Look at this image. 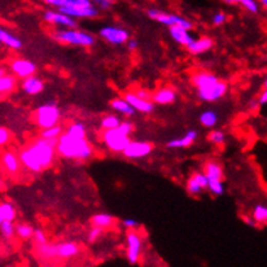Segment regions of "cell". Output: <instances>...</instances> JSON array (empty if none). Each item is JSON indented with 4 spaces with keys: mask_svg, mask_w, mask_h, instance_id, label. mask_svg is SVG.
Instances as JSON below:
<instances>
[{
    "mask_svg": "<svg viewBox=\"0 0 267 267\" xmlns=\"http://www.w3.org/2000/svg\"><path fill=\"white\" fill-rule=\"evenodd\" d=\"M217 121H218V116H217V113L212 112V110L204 112L200 116V122H201V125L205 126V127H213V126H216Z\"/></svg>",
    "mask_w": 267,
    "mask_h": 267,
    "instance_id": "obj_28",
    "label": "cell"
},
{
    "mask_svg": "<svg viewBox=\"0 0 267 267\" xmlns=\"http://www.w3.org/2000/svg\"><path fill=\"white\" fill-rule=\"evenodd\" d=\"M259 3H261V6L262 7H264V8H266L267 7V0H258Z\"/></svg>",
    "mask_w": 267,
    "mask_h": 267,
    "instance_id": "obj_52",
    "label": "cell"
},
{
    "mask_svg": "<svg viewBox=\"0 0 267 267\" xmlns=\"http://www.w3.org/2000/svg\"><path fill=\"white\" fill-rule=\"evenodd\" d=\"M33 236H34V240H35L38 245H39V244L47 243L46 235H44L43 231H41V230H35V231H34V234H33Z\"/></svg>",
    "mask_w": 267,
    "mask_h": 267,
    "instance_id": "obj_44",
    "label": "cell"
},
{
    "mask_svg": "<svg viewBox=\"0 0 267 267\" xmlns=\"http://www.w3.org/2000/svg\"><path fill=\"white\" fill-rule=\"evenodd\" d=\"M207 188L213 192L214 195L219 196L224 192V187L222 180H207Z\"/></svg>",
    "mask_w": 267,
    "mask_h": 267,
    "instance_id": "obj_36",
    "label": "cell"
},
{
    "mask_svg": "<svg viewBox=\"0 0 267 267\" xmlns=\"http://www.w3.org/2000/svg\"><path fill=\"white\" fill-rule=\"evenodd\" d=\"M66 132L77 138H86V128L82 123H73V125L69 126Z\"/></svg>",
    "mask_w": 267,
    "mask_h": 267,
    "instance_id": "obj_33",
    "label": "cell"
},
{
    "mask_svg": "<svg viewBox=\"0 0 267 267\" xmlns=\"http://www.w3.org/2000/svg\"><path fill=\"white\" fill-rule=\"evenodd\" d=\"M91 2L101 9H109L115 4V0H91Z\"/></svg>",
    "mask_w": 267,
    "mask_h": 267,
    "instance_id": "obj_40",
    "label": "cell"
},
{
    "mask_svg": "<svg viewBox=\"0 0 267 267\" xmlns=\"http://www.w3.org/2000/svg\"><path fill=\"white\" fill-rule=\"evenodd\" d=\"M209 140L212 143H214V144H222L224 140L223 132H222V131H213L209 135Z\"/></svg>",
    "mask_w": 267,
    "mask_h": 267,
    "instance_id": "obj_39",
    "label": "cell"
},
{
    "mask_svg": "<svg viewBox=\"0 0 267 267\" xmlns=\"http://www.w3.org/2000/svg\"><path fill=\"white\" fill-rule=\"evenodd\" d=\"M55 38L59 42H63V43H69V44H75V46H83L88 47L92 46L95 39L92 35L87 33H83V31L79 30H61L58 31L55 34Z\"/></svg>",
    "mask_w": 267,
    "mask_h": 267,
    "instance_id": "obj_5",
    "label": "cell"
},
{
    "mask_svg": "<svg viewBox=\"0 0 267 267\" xmlns=\"http://www.w3.org/2000/svg\"><path fill=\"white\" fill-rule=\"evenodd\" d=\"M56 139H46L39 138L35 142L31 143L30 147L22 150L20 155V161L31 171H42L52 165L55 160Z\"/></svg>",
    "mask_w": 267,
    "mask_h": 267,
    "instance_id": "obj_1",
    "label": "cell"
},
{
    "mask_svg": "<svg viewBox=\"0 0 267 267\" xmlns=\"http://www.w3.org/2000/svg\"><path fill=\"white\" fill-rule=\"evenodd\" d=\"M187 191H188V194L191 195H197L202 191V188L200 187L199 183H197L194 178H191V179L188 180V183H187Z\"/></svg>",
    "mask_w": 267,
    "mask_h": 267,
    "instance_id": "obj_38",
    "label": "cell"
},
{
    "mask_svg": "<svg viewBox=\"0 0 267 267\" xmlns=\"http://www.w3.org/2000/svg\"><path fill=\"white\" fill-rule=\"evenodd\" d=\"M38 252L43 258L51 259L53 258V257H56V245H52V244L48 243L39 244Z\"/></svg>",
    "mask_w": 267,
    "mask_h": 267,
    "instance_id": "obj_29",
    "label": "cell"
},
{
    "mask_svg": "<svg viewBox=\"0 0 267 267\" xmlns=\"http://www.w3.org/2000/svg\"><path fill=\"white\" fill-rule=\"evenodd\" d=\"M59 118H60V110L55 104H46V105H42L36 110L35 120L39 127L42 128L52 127V126L58 125Z\"/></svg>",
    "mask_w": 267,
    "mask_h": 267,
    "instance_id": "obj_6",
    "label": "cell"
},
{
    "mask_svg": "<svg viewBox=\"0 0 267 267\" xmlns=\"http://www.w3.org/2000/svg\"><path fill=\"white\" fill-rule=\"evenodd\" d=\"M120 118L116 117V116H106L103 121H101V127L105 128V130H109V128H115L120 125Z\"/></svg>",
    "mask_w": 267,
    "mask_h": 267,
    "instance_id": "obj_35",
    "label": "cell"
},
{
    "mask_svg": "<svg viewBox=\"0 0 267 267\" xmlns=\"http://www.w3.org/2000/svg\"><path fill=\"white\" fill-rule=\"evenodd\" d=\"M56 149L63 157L73 160H87L92 156V148L86 138H77L68 132L59 137Z\"/></svg>",
    "mask_w": 267,
    "mask_h": 267,
    "instance_id": "obj_2",
    "label": "cell"
},
{
    "mask_svg": "<svg viewBox=\"0 0 267 267\" xmlns=\"http://www.w3.org/2000/svg\"><path fill=\"white\" fill-rule=\"evenodd\" d=\"M14 218H16V210L13 205L8 202L0 204V223L4 221H13Z\"/></svg>",
    "mask_w": 267,
    "mask_h": 267,
    "instance_id": "obj_26",
    "label": "cell"
},
{
    "mask_svg": "<svg viewBox=\"0 0 267 267\" xmlns=\"http://www.w3.org/2000/svg\"><path fill=\"white\" fill-rule=\"evenodd\" d=\"M100 35L112 44H122L128 41V33L121 28L106 26L100 30Z\"/></svg>",
    "mask_w": 267,
    "mask_h": 267,
    "instance_id": "obj_11",
    "label": "cell"
},
{
    "mask_svg": "<svg viewBox=\"0 0 267 267\" xmlns=\"http://www.w3.org/2000/svg\"><path fill=\"white\" fill-rule=\"evenodd\" d=\"M194 83L197 88V95L204 101L219 100L227 92L226 83L209 73H197L194 77Z\"/></svg>",
    "mask_w": 267,
    "mask_h": 267,
    "instance_id": "obj_3",
    "label": "cell"
},
{
    "mask_svg": "<svg viewBox=\"0 0 267 267\" xmlns=\"http://www.w3.org/2000/svg\"><path fill=\"white\" fill-rule=\"evenodd\" d=\"M177 95L171 88H161L153 95V101L157 104H170L175 100Z\"/></svg>",
    "mask_w": 267,
    "mask_h": 267,
    "instance_id": "obj_21",
    "label": "cell"
},
{
    "mask_svg": "<svg viewBox=\"0 0 267 267\" xmlns=\"http://www.w3.org/2000/svg\"><path fill=\"white\" fill-rule=\"evenodd\" d=\"M0 43L6 44V46L14 49H18L22 47V42L17 36H14L13 34H11L9 31L4 30L2 28H0Z\"/></svg>",
    "mask_w": 267,
    "mask_h": 267,
    "instance_id": "obj_22",
    "label": "cell"
},
{
    "mask_svg": "<svg viewBox=\"0 0 267 267\" xmlns=\"http://www.w3.org/2000/svg\"><path fill=\"white\" fill-rule=\"evenodd\" d=\"M14 231L17 232V235H18L21 239H29V237L33 236L34 234L33 227L28 226V224H18V226L14 228Z\"/></svg>",
    "mask_w": 267,
    "mask_h": 267,
    "instance_id": "obj_34",
    "label": "cell"
},
{
    "mask_svg": "<svg viewBox=\"0 0 267 267\" xmlns=\"http://www.w3.org/2000/svg\"><path fill=\"white\" fill-rule=\"evenodd\" d=\"M170 35L173 36L175 42H178L182 46H188L194 41L188 30L184 28H180V26H170Z\"/></svg>",
    "mask_w": 267,
    "mask_h": 267,
    "instance_id": "obj_15",
    "label": "cell"
},
{
    "mask_svg": "<svg viewBox=\"0 0 267 267\" xmlns=\"http://www.w3.org/2000/svg\"><path fill=\"white\" fill-rule=\"evenodd\" d=\"M148 16L150 18L156 20L158 21L160 24L162 25H166V26H180V28H184L187 30L192 28V24L188 21V20L183 18L180 16H175V14L171 13H166V12H162V11H157V9H149L148 11Z\"/></svg>",
    "mask_w": 267,
    "mask_h": 267,
    "instance_id": "obj_8",
    "label": "cell"
},
{
    "mask_svg": "<svg viewBox=\"0 0 267 267\" xmlns=\"http://www.w3.org/2000/svg\"><path fill=\"white\" fill-rule=\"evenodd\" d=\"M9 140H11V134H9V131L4 127H0V147H2V145H6Z\"/></svg>",
    "mask_w": 267,
    "mask_h": 267,
    "instance_id": "obj_42",
    "label": "cell"
},
{
    "mask_svg": "<svg viewBox=\"0 0 267 267\" xmlns=\"http://www.w3.org/2000/svg\"><path fill=\"white\" fill-rule=\"evenodd\" d=\"M2 161H3V165L7 171L12 173V174H14V173L20 170V158L14 153L6 152L3 157H2Z\"/></svg>",
    "mask_w": 267,
    "mask_h": 267,
    "instance_id": "obj_19",
    "label": "cell"
},
{
    "mask_svg": "<svg viewBox=\"0 0 267 267\" xmlns=\"http://www.w3.org/2000/svg\"><path fill=\"white\" fill-rule=\"evenodd\" d=\"M224 2L228 4H240V6H243L251 13H258L259 11L257 0H224Z\"/></svg>",
    "mask_w": 267,
    "mask_h": 267,
    "instance_id": "obj_27",
    "label": "cell"
},
{
    "mask_svg": "<svg viewBox=\"0 0 267 267\" xmlns=\"http://www.w3.org/2000/svg\"><path fill=\"white\" fill-rule=\"evenodd\" d=\"M125 100L127 101L128 104H130L131 106H132L134 109L135 110H139V112L142 113H150L153 110V104L150 103L149 100H147V99H142L139 98V96L137 95L135 92H128L126 93V98Z\"/></svg>",
    "mask_w": 267,
    "mask_h": 267,
    "instance_id": "obj_13",
    "label": "cell"
},
{
    "mask_svg": "<svg viewBox=\"0 0 267 267\" xmlns=\"http://www.w3.org/2000/svg\"><path fill=\"white\" fill-rule=\"evenodd\" d=\"M112 108L117 112H120L121 115L125 116H134L135 113V109L132 106L127 103L126 100H122V99H116V100L112 101Z\"/></svg>",
    "mask_w": 267,
    "mask_h": 267,
    "instance_id": "obj_24",
    "label": "cell"
},
{
    "mask_svg": "<svg viewBox=\"0 0 267 267\" xmlns=\"http://www.w3.org/2000/svg\"><path fill=\"white\" fill-rule=\"evenodd\" d=\"M213 46V41L210 38H200L197 41H192L191 44L187 46L188 51L194 55H201L204 52L209 51Z\"/></svg>",
    "mask_w": 267,
    "mask_h": 267,
    "instance_id": "obj_18",
    "label": "cell"
},
{
    "mask_svg": "<svg viewBox=\"0 0 267 267\" xmlns=\"http://www.w3.org/2000/svg\"><path fill=\"white\" fill-rule=\"evenodd\" d=\"M48 6L56 7L59 12L65 13L73 18H87L95 17L98 9L91 0H43Z\"/></svg>",
    "mask_w": 267,
    "mask_h": 267,
    "instance_id": "obj_4",
    "label": "cell"
},
{
    "mask_svg": "<svg viewBox=\"0 0 267 267\" xmlns=\"http://www.w3.org/2000/svg\"><path fill=\"white\" fill-rule=\"evenodd\" d=\"M266 103H267V92H266V90H264L263 92H262L261 98H259L258 104H259V105H264Z\"/></svg>",
    "mask_w": 267,
    "mask_h": 267,
    "instance_id": "obj_49",
    "label": "cell"
},
{
    "mask_svg": "<svg viewBox=\"0 0 267 267\" xmlns=\"http://www.w3.org/2000/svg\"><path fill=\"white\" fill-rule=\"evenodd\" d=\"M253 218L258 223H264L267 221V207L263 205H257L253 210Z\"/></svg>",
    "mask_w": 267,
    "mask_h": 267,
    "instance_id": "obj_32",
    "label": "cell"
},
{
    "mask_svg": "<svg viewBox=\"0 0 267 267\" xmlns=\"http://www.w3.org/2000/svg\"><path fill=\"white\" fill-rule=\"evenodd\" d=\"M22 87H24V91L29 95H38L43 91L44 85L42 82L41 79H38L36 77H28V78H25L24 83H22Z\"/></svg>",
    "mask_w": 267,
    "mask_h": 267,
    "instance_id": "obj_16",
    "label": "cell"
},
{
    "mask_svg": "<svg viewBox=\"0 0 267 267\" xmlns=\"http://www.w3.org/2000/svg\"><path fill=\"white\" fill-rule=\"evenodd\" d=\"M192 178L199 183V185L202 189L207 188V178L205 177V174H200V173H197V174H195Z\"/></svg>",
    "mask_w": 267,
    "mask_h": 267,
    "instance_id": "obj_43",
    "label": "cell"
},
{
    "mask_svg": "<svg viewBox=\"0 0 267 267\" xmlns=\"http://www.w3.org/2000/svg\"><path fill=\"white\" fill-rule=\"evenodd\" d=\"M101 234H103V228L93 227L90 231V234H88V241H90V243H95V241H98L99 237L101 236Z\"/></svg>",
    "mask_w": 267,
    "mask_h": 267,
    "instance_id": "obj_41",
    "label": "cell"
},
{
    "mask_svg": "<svg viewBox=\"0 0 267 267\" xmlns=\"http://www.w3.org/2000/svg\"><path fill=\"white\" fill-rule=\"evenodd\" d=\"M123 226L128 230H135L139 226V223H138V221H135V219H125V221H123Z\"/></svg>",
    "mask_w": 267,
    "mask_h": 267,
    "instance_id": "obj_47",
    "label": "cell"
},
{
    "mask_svg": "<svg viewBox=\"0 0 267 267\" xmlns=\"http://www.w3.org/2000/svg\"><path fill=\"white\" fill-rule=\"evenodd\" d=\"M127 47H128V49H130V51H134V49H137L138 43L135 41H130V42H128Z\"/></svg>",
    "mask_w": 267,
    "mask_h": 267,
    "instance_id": "obj_50",
    "label": "cell"
},
{
    "mask_svg": "<svg viewBox=\"0 0 267 267\" xmlns=\"http://www.w3.org/2000/svg\"><path fill=\"white\" fill-rule=\"evenodd\" d=\"M204 174L207 178V180H222V169L216 162L206 164Z\"/></svg>",
    "mask_w": 267,
    "mask_h": 267,
    "instance_id": "obj_25",
    "label": "cell"
},
{
    "mask_svg": "<svg viewBox=\"0 0 267 267\" xmlns=\"http://www.w3.org/2000/svg\"><path fill=\"white\" fill-rule=\"evenodd\" d=\"M152 152V145L149 143L145 142H131L128 143L125 147V149L122 150L123 155L127 158L131 160H135V158H142L148 156Z\"/></svg>",
    "mask_w": 267,
    "mask_h": 267,
    "instance_id": "obj_9",
    "label": "cell"
},
{
    "mask_svg": "<svg viewBox=\"0 0 267 267\" xmlns=\"http://www.w3.org/2000/svg\"><path fill=\"white\" fill-rule=\"evenodd\" d=\"M12 70L16 75L21 77V78H28V77L33 75L35 73V65L29 60H14L12 63Z\"/></svg>",
    "mask_w": 267,
    "mask_h": 267,
    "instance_id": "obj_14",
    "label": "cell"
},
{
    "mask_svg": "<svg viewBox=\"0 0 267 267\" xmlns=\"http://www.w3.org/2000/svg\"><path fill=\"white\" fill-rule=\"evenodd\" d=\"M197 138V132L195 130L188 131L185 132L182 138H177V139H173L167 143V147L169 148H187L195 142V139Z\"/></svg>",
    "mask_w": 267,
    "mask_h": 267,
    "instance_id": "obj_17",
    "label": "cell"
},
{
    "mask_svg": "<svg viewBox=\"0 0 267 267\" xmlns=\"http://www.w3.org/2000/svg\"><path fill=\"white\" fill-rule=\"evenodd\" d=\"M14 88V79L9 75H0V93H7Z\"/></svg>",
    "mask_w": 267,
    "mask_h": 267,
    "instance_id": "obj_30",
    "label": "cell"
},
{
    "mask_svg": "<svg viewBox=\"0 0 267 267\" xmlns=\"http://www.w3.org/2000/svg\"><path fill=\"white\" fill-rule=\"evenodd\" d=\"M93 227H99V228H108L115 223V218L109 214H96L91 218Z\"/></svg>",
    "mask_w": 267,
    "mask_h": 267,
    "instance_id": "obj_23",
    "label": "cell"
},
{
    "mask_svg": "<svg viewBox=\"0 0 267 267\" xmlns=\"http://www.w3.org/2000/svg\"><path fill=\"white\" fill-rule=\"evenodd\" d=\"M104 142L106 147L113 152H122L126 145L130 143V138L125 132L120 130L118 127L109 128L104 132Z\"/></svg>",
    "mask_w": 267,
    "mask_h": 267,
    "instance_id": "obj_7",
    "label": "cell"
},
{
    "mask_svg": "<svg viewBox=\"0 0 267 267\" xmlns=\"http://www.w3.org/2000/svg\"><path fill=\"white\" fill-rule=\"evenodd\" d=\"M4 74H6L4 73V70H0V75H4Z\"/></svg>",
    "mask_w": 267,
    "mask_h": 267,
    "instance_id": "obj_53",
    "label": "cell"
},
{
    "mask_svg": "<svg viewBox=\"0 0 267 267\" xmlns=\"http://www.w3.org/2000/svg\"><path fill=\"white\" fill-rule=\"evenodd\" d=\"M226 20H227L226 14H224L223 12H218V13H216L214 14V17H213V24L217 25V26H218V25H223L224 22H226Z\"/></svg>",
    "mask_w": 267,
    "mask_h": 267,
    "instance_id": "obj_45",
    "label": "cell"
},
{
    "mask_svg": "<svg viewBox=\"0 0 267 267\" xmlns=\"http://www.w3.org/2000/svg\"><path fill=\"white\" fill-rule=\"evenodd\" d=\"M44 20L49 24L61 25V26H66V28H74L75 26V20L73 17L68 16V14L61 13V12L47 11L44 13Z\"/></svg>",
    "mask_w": 267,
    "mask_h": 267,
    "instance_id": "obj_12",
    "label": "cell"
},
{
    "mask_svg": "<svg viewBox=\"0 0 267 267\" xmlns=\"http://www.w3.org/2000/svg\"><path fill=\"white\" fill-rule=\"evenodd\" d=\"M142 253V239L137 232L127 234V259L131 264H135L139 261Z\"/></svg>",
    "mask_w": 267,
    "mask_h": 267,
    "instance_id": "obj_10",
    "label": "cell"
},
{
    "mask_svg": "<svg viewBox=\"0 0 267 267\" xmlns=\"http://www.w3.org/2000/svg\"><path fill=\"white\" fill-rule=\"evenodd\" d=\"M243 219H244V221H245V222H246V223L252 224V226H253V224H254V222H253V221H252V219H249V218H248V217H243Z\"/></svg>",
    "mask_w": 267,
    "mask_h": 267,
    "instance_id": "obj_51",
    "label": "cell"
},
{
    "mask_svg": "<svg viewBox=\"0 0 267 267\" xmlns=\"http://www.w3.org/2000/svg\"><path fill=\"white\" fill-rule=\"evenodd\" d=\"M63 132V128L60 126L55 125L52 126V127H47L43 128V132H42V138H46V139H59V137L61 135Z\"/></svg>",
    "mask_w": 267,
    "mask_h": 267,
    "instance_id": "obj_31",
    "label": "cell"
},
{
    "mask_svg": "<svg viewBox=\"0 0 267 267\" xmlns=\"http://www.w3.org/2000/svg\"><path fill=\"white\" fill-rule=\"evenodd\" d=\"M137 93L138 96H139V98H142V99H147V100H149V98H150V95L149 93L147 92V91H144V90H139V91H137Z\"/></svg>",
    "mask_w": 267,
    "mask_h": 267,
    "instance_id": "obj_48",
    "label": "cell"
},
{
    "mask_svg": "<svg viewBox=\"0 0 267 267\" xmlns=\"http://www.w3.org/2000/svg\"><path fill=\"white\" fill-rule=\"evenodd\" d=\"M78 253V246L73 243H64L56 245V257L60 258H70Z\"/></svg>",
    "mask_w": 267,
    "mask_h": 267,
    "instance_id": "obj_20",
    "label": "cell"
},
{
    "mask_svg": "<svg viewBox=\"0 0 267 267\" xmlns=\"http://www.w3.org/2000/svg\"><path fill=\"white\" fill-rule=\"evenodd\" d=\"M117 127L120 128L122 132H125L126 135H128V137H130V134L132 132V128H134L130 122H120V125H118Z\"/></svg>",
    "mask_w": 267,
    "mask_h": 267,
    "instance_id": "obj_46",
    "label": "cell"
},
{
    "mask_svg": "<svg viewBox=\"0 0 267 267\" xmlns=\"http://www.w3.org/2000/svg\"><path fill=\"white\" fill-rule=\"evenodd\" d=\"M0 230H2V234L6 237H11L14 234V226L13 221H4L0 223Z\"/></svg>",
    "mask_w": 267,
    "mask_h": 267,
    "instance_id": "obj_37",
    "label": "cell"
}]
</instances>
